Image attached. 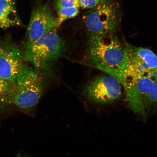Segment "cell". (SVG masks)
I'll return each instance as SVG.
<instances>
[{"mask_svg":"<svg viewBox=\"0 0 157 157\" xmlns=\"http://www.w3.org/2000/svg\"><path fill=\"white\" fill-rule=\"evenodd\" d=\"M43 78L34 68L24 64L15 84L13 102L25 110L35 107L44 93Z\"/></svg>","mask_w":157,"mask_h":157,"instance_id":"cell-4","label":"cell"},{"mask_svg":"<svg viewBox=\"0 0 157 157\" xmlns=\"http://www.w3.org/2000/svg\"><path fill=\"white\" fill-rule=\"evenodd\" d=\"M56 10L63 8L80 7L79 0H54Z\"/></svg>","mask_w":157,"mask_h":157,"instance_id":"cell-14","label":"cell"},{"mask_svg":"<svg viewBox=\"0 0 157 157\" xmlns=\"http://www.w3.org/2000/svg\"><path fill=\"white\" fill-rule=\"evenodd\" d=\"M15 84L0 78V108L13 102Z\"/></svg>","mask_w":157,"mask_h":157,"instance_id":"cell-11","label":"cell"},{"mask_svg":"<svg viewBox=\"0 0 157 157\" xmlns=\"http://www.w3.org/2000/svg\"><path fill=\"white\" fill-rule=\"evenodd\" d=\"M24 64L18 47L9 38H0V78L15 84Z\"/></svg>","mask_w":157,"mask_h":157,"instance_id":"cell-8","label":"cell"},{"mask_svg":"<svg viewBox=\"0 0 157 157\" xmlns=\"http://www.w3.org/2000/svg\"><path fill=\"white\" fill-rule=\"evenodd\" d=\"M83 22L90 36L115 33L119 26V6L114 0H105L83 16Z\"/></svg>","mask_w":157,"mask_h":157,"instance_id":"cell-5","label":"cell"},{"mask_svg":"<svg viewBox=\"0 0 157 157\" xmlns=\"http://www.w3.org/2000/svg\"><path fill=\"white\" fill-rule=\"evenodd\" d=\"M56 29V18L49 6H39L31 13L27 28L26 43L32 42L46 33Z\"/></svg>","mask_w":157,"mask_h":157,"instance_id":"cell-9","label":"cell"},{"mask_svg":"<svg viewBox=\"0 0 157 157\" xmlns=\"http://www.w3.org/2000/svg\"><path fill=\"white\" fill-rule=\"evenodd\" d=\"M153 78L142 77L125 78L120 83L124 88L126 100L131 110L143 117L146 115L147 97L156 82Z\"/></svg>","mask_w":157,"mask_h":157,"instance_id":"cell-7","label":"cell"},{"mask_svg":"<svg viewBox=\"0 0 157 157\" xmlns=\"http://www.w3.org/2000/svg\"><path fill=\"white\" fill-rule=\"evenodd\" d=\"M121 84L107 74L96 76L83 90L84 97L88 101L97 105L113 103L120 98Z\"/></svg>","mask_w":157,"mask_h":157,"instance_id":"cell-6","label":"cell"},{"mask_svg":"<svg viewBox=\"0 0 157 157\" xmlns=\"http://www.w3.org/2000/svg\"><path fill=\"white\" fill-rule=\"evenodd\" d=\"M65 49L63 39L56 30L52 31L32 42L26 43L24 57L43 78L51 73Z\"/></svg>","mask_w":157,"mask_h":157,"instance_id":"cell-2","label":"cell"},{"mask_svg":"<svg viewBox=\"0 0 157 157\" xmlns=\"http://www.w3.org/2000/svg\"><path fill=\"white\" fill-rule=\"evenodd\" d=\"M22 24L13 0H0V28L6 29Z\"/></svg>","mask_w":157,"mask_h":157,"instance_id":"cell-10","label":"cell"},{"mask_svg":"<svg viewBox=\"0 0 157 157\" xmlns=\"http://www.w3.org/2000/svg\"><path fill=\"white\" fill-rule=\"evenodd\" d=\"M105 0H79L80 6L85 9H91Z\"/></svg>","mask_w":157,"mask_h":157,"instance_id":"cell-15","label":"cell"},{"mask_svg":"<svg viewBox=\"0 0 157 157\" xmlns=\"http://www.w3.org/2000/svg\"><path fill=\"white\" fill-rule=\"evenodd\" d=\"M124 55V45L114 33L90 36L88 43V62L90 66L116 80L121 75Z\"/></svg>","mask_w":157,"mask_h":157,"instance_id":"cell-1","label":"cell"},{"mask_svg":"<svg viewBox=\"0 0 157 157\" xmlns=\"http://www.w3.org/2000/svg\"><path fill=\"white\" fill-rule=\"evenodd\" d=\"M124 63L117 81L125 78L147 76L157 81V56L150 49L124 44Z\"/></svg>","mask_w":157,"mask_h":157,"instance_id":"cell-3","label":"cell"},{"mask_svg":"<svg viewBox=\"0 0 157 157\" xmlns=\"http://www.w3.org/2000/svg\"><path fill=\"white\" fill-rule=\"evenodd\" d=\"M157 106V81L155 82L154 86L147 97L146 109L147 113L152 108Z\"/></svg>","mask_w":157,"mask_h":157,"instance_id":"cell-13","label":"cell"},{"mask_svg":"<svg viewBox=\"0 0 157 157\" xmlns=\"http://www.w3.org/2000/svg\"><path fill=\"white\" fill-rule=\"evenodd\" d=\"M80 7L63 8L56 10V27L57 29L64 21L73 18L78 14Z\"/></svg>","mask_w":157,"mask_h":157,"instance_id":"cell-12","label":"cell"}]
</instances>
